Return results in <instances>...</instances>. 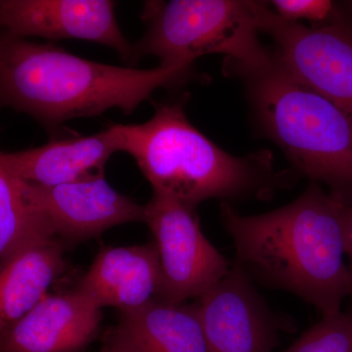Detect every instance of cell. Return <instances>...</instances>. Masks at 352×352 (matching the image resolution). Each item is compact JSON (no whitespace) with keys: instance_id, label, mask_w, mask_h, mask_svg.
I'll return each instance as SVG.
<instances>
[{"instance_id":"obj_6","label":"cell","mask_w":352,"mask_h":352,"mask_svg":"<svg viewBox=\"0 0 352 352\" xmlns=\"http://www.w3.org/2000/svg\"><path fill=\"white\" fill-rule=\"evenodd\" d=\"M144 210L161 264L156 300L175 305L197 300L230 270L228 261L201 231L195 210L156 192Z\"/></svg>"},{"instance_id":"obj_20","label":"cell","mask_w":352,"mask_h":352,"mask_svg":"<svg viewBox=\"0 0 352 352\" xmlns=\"http://www.w3.org/2000/svg\"><path fill=\"white\" fill-rule=\"evenodd\" d=\"M100 352H126L119 346L115 340L111 339L108 335H105L103 340V346H102Z\"/></svg>"},{"instance_id":"obj_8","label":"cell","mask_w":352,"mask_h":352,"mask_svg":"<svg viewBox=\"0 0 352 352\" xmlns=\"http://www.w3.org/2000/svg\"><path fill=\"white\" fill-rule=\"evenodd\" d=\"M195 305L208 352H273L279 331L291 330L236 263Z\"/></svg>"},{"instance_id":"obj_2","label":"cell","mask_w":352,"mask_h":352,"mask_svg":"<svg viewBox=\"0 0 352 352\" xmlns=\"http://www.w3.org/2000/svg\"><path fill=\"white\" fill-rule=\"evenodd\" d=\"M192 76L193 67L97 63L53 44L0 32V102L52 129L111 109L131 115L159 88L180 87Z\"/></svg>"},{"instance_id":"obj_7","label":"cell","mask_w":352,"mask_h":352,"mask_svg":"<svg viewBox=\"0 0 352 352\" xmlns=\"http://www.w3.org/2000/svg\"><path fill=\"white\" fill-rule=\"evenodd\" d=\"M259 30L274 41L273 57L287 73L352 115V28L287 22L263 2Z\"/></svg>"},{"instance_id":"obj_14","label":"cell","mask_w":352,"mask_h":352,"mask_svg":"<svg viewBox=\"0 0 352 352\" xmlns=\"http://www.w3.org/2000/svg\"><path fill=\"white\" fill-rule=\"evenodd\" d=\"M64 248L54 236H38L0 259V333L48 295L66 270Z\"/></svg>"},{"instance_id":"obj_15","label":"cell","mask_w":352,"mask_h":352,"mask_svg":"<svg viewBox=\"0 0 352 352\" xmlns=\"http://www.w3.org/2000/svg\"><path fill=\"white\" fill-rule=\"evenodd\" d=\"M106 333L126 352H208L195 303L153 300L120 311L117 327Z\"/></svg>"},{"instance_id":"obj_3","label":"cell","mask_w":352,"mask_h":352,"mask_svg":"<svg viewBox=\"0 0 352 352\" xmlns=\"http://www.w3.org/2000/svg\"><path fill=\"white\" fill-rule=\"evenodd\" d=\"M120 152L131 155L153 192L195 210L201 201L265 200L288 184L270 152L229 154L190 122L180 101L157 106L149 120L116 124Z\"/></svg>"},{"instance_id":"obj_12","label":"cell","mask_w":352,"mask_h":352,"mask_svg":"<svg viewBox=\"0 0 352 352\" xmlns=\"http://www.w3.org/2000/svg\"><path fill=\"white\" fill-rule=\"evenodd\" d=\"M120 152L116 124L87 136L53 139L25 151L4 153L9 170L24 182L43 186L104 177L106 164Z\"/></svg>"},{"instance_id":"obj_4","label":"cell","mask_w":352,"mask_h":352,"mask_svg":"<svg viewBox=\"0 0 352 352\" xmlns=\"http://www.w3.org/2000/svg\"><path fill=\"white\" fill-rule=\"evenodd\" d=\"M244 82L252 116L298 173L352 205V115L293 78L273 57L224 65Z\"/></svg>"},{"instance_id":"obj_16","label":"cell","mask_w":352,"mask_h":352,"mask_svg":"<svg viewBox=\"0 0 352 352\" xmlns=\"http://www.w3.org/2000/svg\"><path fill=\"white\" fill-rule=\"evenodd\" d=\"M43 235L53 234L25 198L22 180L9 170L0 151V259Z\"/></svg>"},{"instance_id":"obj_13","label":"cell","mask_w":352,"mask_h":352,"mask_svg":"<svg viewBox=\"0 0 352 352\" xmlns=\"http://www.w3.org/2000/svg\"><path fill=\"white\" fill-rule=\"evenodd\" d=\"M160 286L161 264L152 242L104 248L76 289L101 309L113 307L124 311L156 300Z\"/></svg>"},{"instance_id":"obj_19","label":"cell","mask_w":352,"mask_h":352,"mask_svg":"<svg viewBox=\"0 0 352 352\" xmlns=\"http://www.w3.org/2000/svg\"><path fill=\"white\" fill-rule=\"evenodd\" d=\"M344 234L346 256H349V270L352 278V205L344 206Z\"/></svg>"},{"instance_id":"obj_11","label":"cell","mask_w":352,"mask_h":352,"mask_svg":"<svg viewBox=\"0 0 352 352\" xmlns=\"http://www.w3.org/2000/svg\"><path fill=\"white\" fill-rule=\"evenodd\" d=\"M101 310L76 289L48 294L0 333V352H80L98 333Z\"/></svg>"},{"instance_id":"obj_5","label":"cell","mask_w":352,"mask_h":352,"mask_svg":"<svg viewBox=\"0 0 352 352\" xmlns=\"http://www.w3.org/2000/svg\"><path fill=\"white\" fill-rule=\"evenodd\" d=\"M261 1H146L141 19L147 30L133 44V64L156 56L162 66L193 67L195 60L221 54L228 63L258 65L271 52L258 38Z\"/></svg>"},{"instance_id":"obj_10","label":"cell","mask_w":352,"mask_h":352,"mask_svg":"<svg viewBox=\"0 0 352 352\" xmlns=\"http://www.w3.org/2000/svg\"><path fill=\"white\" fill-rule=\"evenodd\" d=\"M115 6L110 0H0V31L20 38L92 41L133 64V45L120 31Z\"/></svg>"},{"instance_id":"obj_1","label":"cell","mask_w":352,"mask_h":352,"mask_svg":"<svg viewBox=\"0 0 352 352\" xmlns=\"http://www.w3.org/2000/svg\"><path fill=\"white\" fill-rule=\"evenodd\" d=\"M220 219L235 245L236 261L261 284L300 296L321 312L339 314L352 296L346 256L344 205L310 182L285 207L242 215L221 201Z\"/></svg>"},{"instance_id":"obj_9","label":"cell","mask_w":352,"mask_h":352,"mask_svg":"<svg viewBox=\"0 0 352 352\" xmlns=\"http://www.w3.org/2000/svg\"><path fill=\"white\" fill-rule=\"evenodd\" d=\"M22 184L27 200L62 243L91 239L113 226L144 221V206L116 191L104 177L54 186L24 180Z\"/></svg>"},{"instance_id":"obj_17","label":"cell","mask_w":352,"mask_h":352,"mask_svg":"<svg viewBox=\"0 0 352 352\" xmlns=\"http://www.w3.org/2000/svg\"><path fill=\"white\" fill-rule=\"evenodd\" d=\"M284 352H352V315L323 316Z\"/></svg>"},{"instance_id":"obj_18","label":"cell","mask_w":352,"mask_h":352,"mask_svg":"<svg viewBox=\"0 0 352 352\" xmlns=\"http://www.w3.org/2000/svg\"><path fill=\"white\" fill-rule=\"evenodd\" d=\"M274 13L287 22L300 20L321 23L330 17L333 4L328 0H274Z\"/></svg>"}]
</instances>
